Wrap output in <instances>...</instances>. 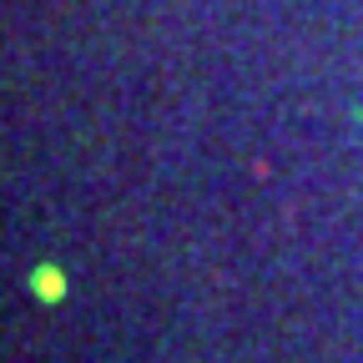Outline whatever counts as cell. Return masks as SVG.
<instances>
[{
    "instance_id": "cell-1",
    "label": "cell",
    "mask_w": 363,
    "mask_h": 363,
    "mask_svg": "<svg viewBox=\"0 0 363 363\" xmlns=\"http://www.w3.org/2000/svg\"><path fill=\"white\" fill-rule=\"evenodd\" d=\"M30 288H35V298H45V303H56L61 298V288H66V278L56 267H35V278H30Z\"/></svg>"
}]
</instances>
